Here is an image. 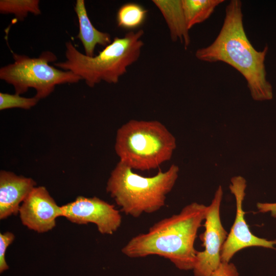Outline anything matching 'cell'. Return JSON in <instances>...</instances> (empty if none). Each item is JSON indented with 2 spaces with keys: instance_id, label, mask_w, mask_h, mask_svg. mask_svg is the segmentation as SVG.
I'll use <instances>...</instances> for the list:
<instances>
[{
  "instance_id": "cell-16",
  "label": "cell",
  "mask_w": 276,
  "mask_h": 276,
  "mask_svg": "<svg viewBox=\"0 0 276 276\" xmlns=\"http://www.w3.org/2000/svg\"><path fill=\"white\" fill-rule=\"evenodd\" d=\"M38 0H1L0 12L12 14L18 20L22 21L29 13L38 15L41 14Z\"/></svg>"
},
{
  "instance_id": "cell-19",
  "label": "cell",
  "mask_w": 276,
  "mask_h": 276,
  "mask_svg": "<svg viewBox=\"0 0 276 276\" xmlns=\"http://www.w3.org/2000/svg\"><path fill=\"white\" fill-rule=\"evenodd\" d=\"M211 276H239L235 266L229 262H221Z\"/></svg>"
},
{
  "instance_id": "cell-7",
  "label": "cell",
  "mask_w": 276,
  "mask_h": 276,
  "mask_svg": "<svg viewBox=\"0 0 276 276\" xmlns=\"http://www.w3.org/2000/svg\"><path fill=\"white\" fill-rule=\"evenodd\" d=\"M222 197V188L219 186L211 204L207 206L202 236L204 250L197 252L193 269L195 276H211L221 263V252L228 235L220 216Z\"/></svg>"
},
{
  "instance_id": "cell-15",
  "label": "cell",
  "mask_w": 276,
  "mask_h": 276,
  "mask_svg": "<svg viewBox=\"0 0 276 276\" xmlns=\"http://www.w3.org/2000/svg\"><path fill=\"white\" fill-rule=\"evenodd\" d=\"M148 11L135 3H127L118 9L116 21L119 27L128 30L136 29L145 21Z\"/></svg>"
},
{
  "instance_id": "cell-6",
  "label": "cell",
  "mask_w": 276,
  "mask_h": 276,
  "mask_svg": "<svg viewBox=\"0 0 276 276\" xmlns=\"http://www.w3.org/2000/svg\"><path fill=\"white\" fill-rule=\"evenodd\" d=\"M14 62L0 68V79L12 85L21 95L34 88L40 100L49 96L57 85L77 83L82 79L71 71H61L49 64L57 60L52 52L43 51L37 58L13 54Z\"/></svg>"
},
{
  "instance_id": "cell-10",
  "label": "cell",
  "mask_w": 276,
  "mask_h": 276,
  "mask_svg": "<svg viewBox=\"0 0 276 276\" xmlns=\"http://www.w3.org/2000/svg\"><path fill=\"white\" fill-rule=\"evenodd\" d=\"M19 214L23 225L39 233L52 229L56 218L62 217L61 207L43 186L33 189L21 204Z\"/></svg>"
},
{
  "instance_id": "cell-14",
  "label": "cell",
  "mask_w": 276,
  "mask_h": 276,
  "mask_svg": "<svg viewBox=\"0 0 276 276\" xmlns=\"http://www.w3.org/2000/svg\"><path fill=\"white\" fill-rule=\"evenodd\" d=\"M223 2L224 0H182L188 29L209 18L216 7Z\"/></svg>"
},
{
  "instance_id": "cell-2",
  "label": "cell",
  "mask_w": 276,
  "mask_h": 276,
  "mask_svg": "<svg viewBox=\"0 0 276 276\" xmlns=\"http://www.w3.org/2000/svg\"><path fill=\"white\" fill-rule=\"evenodd\" d=\"M206 209L197 202L186 205L178 214L159 220L147 233L132 238L122 248V253L133 258L158 255L179 269H193L198 252L194 243Z\"/></svg>"
},
{
  "instance_id": "cell-8",
  "label": "cell",
  "mask_w": 276,
  "mask_h": 276,
  "mask_svg": "<svg viewBox=\"0 0 276 276\" xmlns=\"http://www.w3.org/2000/svg\"><path fill=\"white\" fill-rule=\"evenodd\" d=\"M246 179L238 175L232 177L229 186L234 195L236 205L234 222L224 243L221 252V262H229L236 253L245 248L252 246L263 247L276 249V239L268 240L254 235L250 232L244 218L243 202L245 196Z\"/></svg>"
},
{
  "instance_id": "cell-9",
  "label": "cell",
  "mask_w": 276,
  "mask_h": 276,
  "mask_svg": "<svg viewBox=\"0 0 276 276\" xmlns=\"http://www.w3.org/2000/svg\"><path fill=\"white\" fill-rule=\"evenodd\" d=\"M62 217L78 224H95L102 234L112 235L120 227L122 216L114 205L97 197H78L61 206Z\"/></svg>"
},
{
  "instance_id": "cell-12",
  "label": "cell",
  "mask_w": 276,
  "mask_h": 276,
  "mask_svg": "<svg viewBox=\"0 0 276 276\" xmlns=\"http://www.w3.org/2000/svg\"><path fill=\"white\" fill-rule=\"evenodd\" d=\"M169 30L171 39L179 40L187 49L191 42L182 5V0H153Z\"/></svg>"
},
{
  "instance_id": "cell-4",
  "label": "cell",
  "mask_w": 276,
  "mask_h": 276,
  "mask_svg": "<svg viewBox=\"0 0 276 276\" xmlns=\"http://www.w3.org/2000/svg\"><path fill=\"white\" fill-rule=\"evenodd\" d=\"M179 172V167L173 164L165 172L145 177L119 161L111 172L106 191L122 212L138 218L144 213H155L165 205Z\"/></svg>"
},
{
  "instance_id": "cell-17",
  "label": "cell",
  "mask_w": 276,
  "mask_h": 276,
  "mask_svg": "<svg viewBox=\"0 0 276 276\" xmlns=\"http://www.w3.org/2000/svg\"><path fill=\"white\" fill-rule=\"evenodd\" d=\"M40 100L35 96L32 98L21 97L17 94H9L0 93V110L20 108L24 109H30L36 105Z\"/></svg>"
},
{
  "instance_id": "cell-13",
  "label": "cell",
  "mask_w": 276,
  "mask_h": 276,
  "mask_svg": "<svg viewBox=\"0 0 276 276\" xmlns=\"http://www.w3.org/2000/svg\"><path fill=\"white\" fill-rule=\"evenodd\" d=\"M79 22V33L77 36L81 42L85 55L94 56L97 45L104 47L111 43L109 34L97 29L90 21L88 16L84 0H77L74 7Z\"/></svg>"
},
{
  "instance_id": "cell-1",
  "label": "cell",
  "mask_w": 276,
  "mask_h": 276,
  "mask_svg": "<svg viewBox=\"0 0 276 276\" xmlns=\"http://www.w3.org/2000/svg\"><path fill=\"white\" fill-rule=\"evenodd\" d=\"M268 48L256 50L249 41L243 24L242 2L232 0L225 9L222 28L210 45L198 49L199 60L225 62L237 70L247 81L252 99L269 101L273 97L272 87L266 78L265 58Z\"/></svg>"
},
{
  "instance_id": "cell-3",
  "label": "cell",
  "mask_w": 276,
  "mask_h": 276,
  "mask_svg": "<svg viewBox=\"0 0 276 276\" xmlns=\"http://www.w3.org/2000/svg\"><path fill=\"white\" fill-rule=\"evenodd\" d=\"M142 29L130 31L123 37H115L99 54L89 57L80 52L73 43H65L66 60L54 65L80 76L90 87L102 81L118 83L128 67L137 61L144 46Z\"/></svg>"
},
{
  "instance_id": "cell-5",
  "label": "cell",
  "mask_w": 276,
  "mask_h": 276,
  "mask_svg": "<svg viewBox=\"0 0 276 276\" xmlns=\"http://www.w3.org/2000/svg\"><path fill=\"white\" fill-rule=\"evenodd\" d=\"M176 148L175 136L158 121L131 120L117 131L116 153L133 170L158 168L171 159Z\"/></svg>"
},
{
  "instance_id": "cell-11",
  "label": "cell",
  "mask_w": 276,
  "mask_h": 276,
  "mask_svg": "<svg viewBox=\"0 0 276 276\" xmlns=\"http://www.w3.org/2000/svg\"><path fill=\"white\" fill-rule=\"evenodd\" d=\"M36 182L31 178L19 176L10 171L0 172V219L19 213L20 203L33 189Z\"/></svg>"
},
{
  "instance_id": "cell-18",
  "label": "cell",
  "mask_w": 276,
  "mask_h": 276,
  "mask_svg": "<svg viewBox=\"0 0 276 276\" xmlns=\"http://www.w3.org/2000/svg\"><path fill=\"white\" fill-rule=\"evenodd\" d=\"M15 239L14 235L11 232L0 234V272L8 269L9 266L5 259L7 249Z\"/></svg>"
},
{
  "instance_id": "cell-20",
  "label": "cell",
  "mask_w": 276,
  "mask_h": 276,
  "mask_svg": "<svg viewBox=\"0 0 276 276\" xmlns=\"http://www.w3.org/2000/svg\"><path fill=\"white\" fill-rule=\"evenodd\" d=\"M257 207L259 212H270L271 216L276 218V202L275 203H262L258 202Z\"/></svg>"
}]
</instances>
